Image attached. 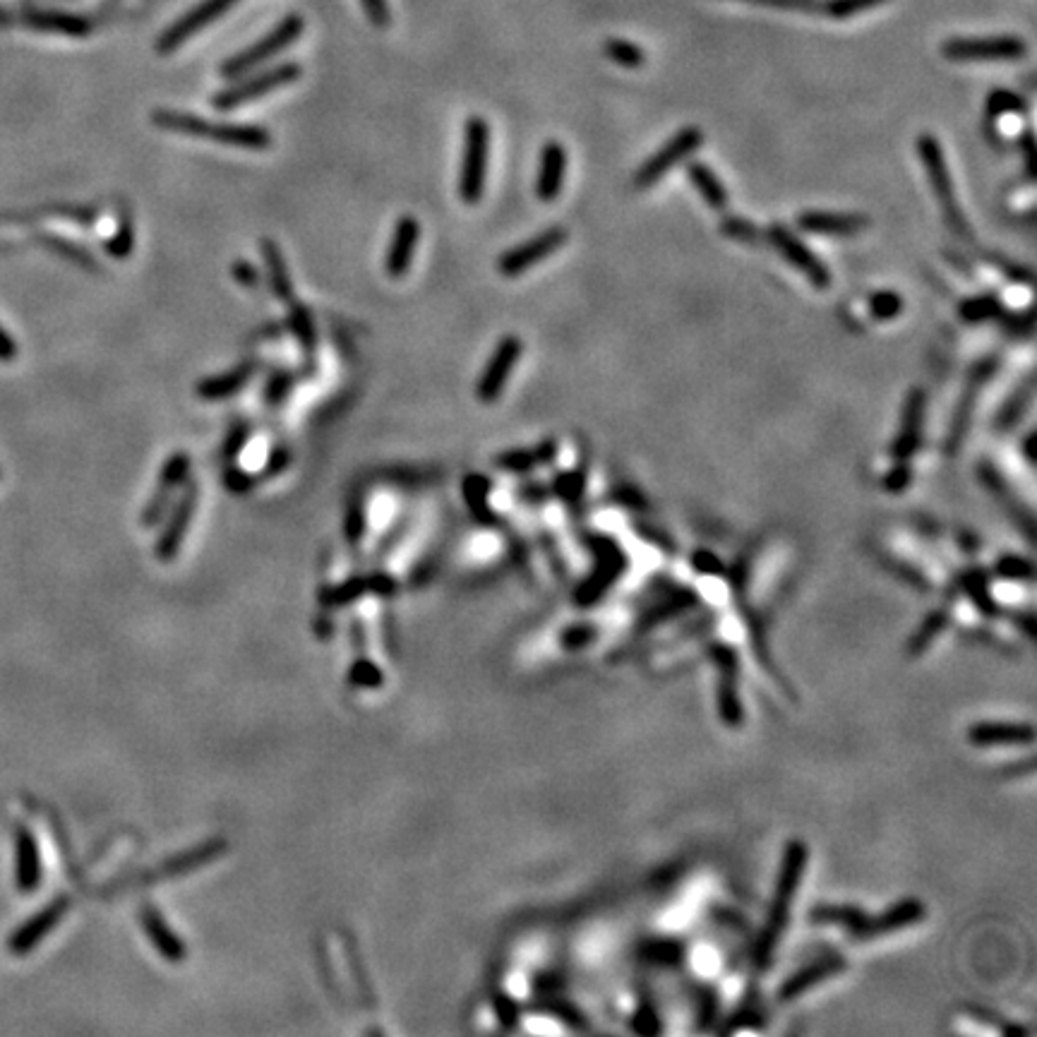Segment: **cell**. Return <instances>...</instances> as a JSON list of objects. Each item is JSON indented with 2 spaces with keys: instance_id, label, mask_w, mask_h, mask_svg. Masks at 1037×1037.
<instances>
[{
  "instance_id": "obj_1",
  "label": "cell",
  "mask_w": 1037,
  "mask_h": 1037,
  "mask_svg": "<svg viewBox=\"0 0 1037 1037\" xmlns=\"http://www.w3.org/2000/svg\"><path fill=\"white\" fill-rule=\"evenodd\" d=\"M152 123L169 133H181L185 137H200V140L217 142V145L238 147V149H262L272 147V135L260 125H243V123H212L197 113L157 109L152 113Z\"/></svg>"
},
{
  "instance_id": "obj_2",
  "label": "cell",
  "mask_w": 1037,
  "mask_h": 1037,
  "mask_svg": "<svg viewBox=\"0 0 1037 1037\" xmlns=\"http://www.w3.org/2000/svg\"><path fill=\"white\" fill-rule=\"evenodd\" d=\"M805 862H807L805 845L790 843L788 848H785L781 874H778L776 896H773V905H771V915H769V922H766V929H764V934H761L759 946H757V958L761 965H766L771 961L773 951H776V946L781 944L783 927L790 917V908H793L795 893H797V889H800V879H802V872H805Z\"/></svg>"
},
{
  "instance_id": "obj_3",
  "label": "cell",
  "mask_w": 1037,
  "mask_h": 1037,
  "mask_svg": "<svg viewBox=\"0 0 1037 1037\" xmlns=\"http://www.w3.org/2000/svg\"><path fill=\"white\" fill-rule=\"evenodd\" d=\"M490 164V125L481 116H471L464 128V159L459 171V200L478 205L485 195Z\"/></svg>"
},
{
  "instance_id": "obj_4",
  "label": "cell",
  "mask_w": 1037,
  "mask_h": 1037,
  "mask_svg": "<svg viewBox=\"0 0 1037 1037\" xmlns=\"http://www.w3.org/2000/svg\"><path fill=\"white\" fill-rule=\"evenodd\" d=\"M915 149H917V157H920V161H922V166L927 169L929 185H932L934 197H937L941 212H944L946 224L951 226V231L956 233V236L970 238V226L963 217L961 207H958L956 195H953L951 171H949V164H946L944 147H941V142L932 133H922V135H917Z\"/></svg>"
},
{
  "instance_id": "obj_5",
  "label": "cell",
  "mask_w": 1037,
  "mask_h": 1037,
  "mask_svg": "<svg viewBox=\"0 0 1037 1037\" xmlns=\"http://www.w3.org/2000/svg\"><path fill=\"white\" fill-rule=\"evenodd\" d=\"M303 29L305 25L301 15L284 17V20H281L272 32L257 41V44L248 46V49L236 53L229 61H224V65H221V75H224L226 80H238V77L255 73L257 68H262V65L272 61V58H277L281 51H286L289 46L296 44V39L301 37Z\"/></svg>"
},
{
  "instance_id": "obj_6",
  "label": "cell",
  "mask_w": 1037,
  "mask_h": 1037,
  "mask_svg": "<svg viewBox=\"0 0 1037 1037\" xmlns=\"http://www.w3.org/2000/svg\"><path fill=\"white\" fill-rule=\"evenodd\" d=\"M301 73L303 70L298 63H284V65H274V68H269V70H262V73H257L253 77L250 75L238 77L236 85L221 89L217 97L212 99V106L217 111L238 109V106H245V104H250V101L262 99L269 92H277V89H281V87L293 85V82L301 80Z\"/></svg>"
},
{
  "instance_id": "obj_7",
  "label": "cell",
  "mask_w": 1037,
  "mask_h": 1037,
  "mask_svg": "<svg viewBox=\"0 0 1037 1037\" xmlns=\"http://www.w3.org/2000/svg\"><path fill=\"white\" fill-rule=\"evenodd\" d=\"M941 53L951 63H1013L1021 61L1028 53V44L1021 37H1013V34L982 39L953 37L944 41Z\"/></svg>"
},
{
  "instance_id": "obj_8",
  "label": "cell",
  "mask_w": 1037,
  "mask_h": 1037,
  "mask_svg": "<svg viewBox=\"0 0 1037 1037\" xmlns=\"http://www.w3.org/2000/svg\"><path fill=\"white\" fill-rule=\"evenodd\" d=\"M701 145H704V133H701V128H697V125H687V128L677 130L656 154H651V157L639 166L637 173H634V185H637L639 190L653 188V185L661 183L677 164H682V161H687L692 154H697Z\"/></svg>"
},
{
  "instance_id": "obj_9",
  "label": "cell",
  "mask_w": 1037,
  "mask_h": 1037,
  "mask_svg": "<svg viewBox=\"0 0 1037 1037\" xmlns=\"http://www.w3.org/2000/svg\"><path fill=\"white\" fill-rule=\"evenodd\" d=\"M764 236L766 241L773 245V250H776L785 262H790L814 289H831V269L821 262L819 255L812 253V248H809L793 229H788L781 221H776V224H771L769 229L764 231Z\"/></svg>"
},
{
  "instance_id": "obj_10",
  "label": "cell",
  "mask_w": 1037,
  "mask_h": 1037,
  "mask_svg": "<svg viewBox=\"0 0 1037 1037\" xmlns=\"http://www.w3.org/2000/svg\"><path fill=\"white\" fill-rule=\"evenodd\" d=\"M569 241V231L565 226H550L538 233V236L529 238V241L514 245L509 248L505 255L497 257V272L507 279H517L521 274L529 272L531 267H536L538 262L548 260L550 255H555Z\"/></svg>"
},
{
  "instance_id": "obj_11",
  "label": "cell",
  "mask_w": 1037,
  "mask_h": 1037,
  "mask_svg": "<svg viewBox=\"0 0 1037 1037\" xmlns=\"http://www.w3.org/2000/svg\"><path fill=\"white\" fill-rule=\"evenodd\" d=\"M521 353H524V341L514 337V334H507V337L497 341L495 351L490 353L488 363H485L483 373L476 382V399L481 404H495L505 394L509 377H512L514 368L521 361Z\"/></svg>"
},
{
  "instance_id": "obj_12",
  "label": "cell",
  "mask_w": 1037,
  "mask_h": 1037,
  "mask_svg": "<svg viewBox=\"0 0 1037 1037\" xmlns=\"http://www.w3.org/2000/svg\"><path fill=\"white\" fill-rule=\"evenodd\" d=\"M994 370H997V358H985V361H980L975 365L973 373H970V377H968V382H965L961 399H958L956 411H953L949 435H946V452L949 454H956L958 449L963 447L965 435H968V430H970V421H973L977 397L982 394V389H985L989 377L994 375Z\"/></svg>"
},
{
  "instance_id": "obj_13",
  "label": "cell",
  "mask_w": 1037,
  "mask_h": 1037,
  "mask_svg": "<svg viewBox=\"0 0 1037 1037\" xmlns=\"http://www.w3.org/2000/svg\"><path fill=\"white\" fill-rule=\"evenodd\" d=\"M927 411V394L922 387H913L903 401L901 425L893 437L891 454L896 461H910V457L920 449L922 442V423H925Z\"/></svg>"
},
{
  "instance_id": "obj_14",
  "label": "cell",
  "mask_w": 1037,
  "mask_h": 1037,
  "mask_svg": "<svg viewBox=\"0 0 1037 1037\" xmlns=\"http://www.w3.org/2000/svg\"><path fill=\"white\" fill-rule=\"evenodd\" d=\"M797 229L812 233V236H826V238H855L860 233L869 229V217L857 212H819V209H809V212H800L795 219Z\"/></svg>"
},
{
  "instance_id": "obj_15",
  "label": "cell",
  "mask_w": 1037,
  "mask_h": 1037,
  "mask_svg": "<svg viewBox=\"0 0 1037 1037\" xmlns=\"http://www.w3.org/2000/svg\"><path fill=\"white\" fill-rule=\"evenodd\" d=\"M188 471H190V459L185 452H176L166 459L164 469H161V476H159V490L152 495V500H149L145 512H142V524L145 526L159 524L161 517L169 512L176 490L181 488L185 481H188Z\"/></svg>"
},
{
  "instance_id": "obj_16",
  "label": "cell",
  "mask_w": 1037,
  "mask_h": 1037,
  "mask_svg": "<svg viewBox=\"0 0 1037 1037\" xmlns=\"http://www.w3.org/2000/svg\"><path fill=\"white\" fill-rule=\"evenodd\" d=\"M567 176V149L562 142L550 140L543 145L541 164L536 176V197L545 205L555 202L565 188Z\"/></svg>"
},
{
  "instance_id": "obj_17",
  "label": "cell",
  "mask_w": 1037,
  "mask_h": 1037,
  "mask_svg": "<svg viewBox=\"0 0 1037 1037\" xmlns=\"http://www.w3.org/2000/svg\"><path fill=\"white\" fill-rule=\"evenodd\" d=\"M418 236H421V226L413 217H401L394 226L392 243H389L387 257H385V272L389 279H404L409 274L413 265V255H416Z\"/></svg>"
},
{
  "instance_id": "obj_18",
  "label": "cell",
  "mask_w": 1037,
  "mask_h": 1037,
  "mask_svg": "<svg viewBox=\"0 0 1037 1037\" xmlns=\"http://www.w3.org/2000/svg\"><path fill=\"white\" fill-rule=\"evenodd\" d=\"M195 505H197V483H190L188 488L183 490V495L178 497L176 505L171 507L169 524H166L164 536H161V541L157 545V553L164 562H171L173 557L178 555V550H181L185 533H188L190 519H193V514H195Z\"/></svg>"
},
{
  "instance_id": "obj_19",
  "label": "cell",
  "mask_w": 1037,
  "mask_h": 1037,
  "mask_svg": "<svg viewBox=\"0 0 1037 1037\" xmlns=\"http://www.w3.org/2000/svg\"><path fill=\"white\" fill-rule=\"evenodd\" d=\"M557 457V442L555 440H543L536 447H519V449H507V452L497 454L495 466L509 473H526L536 466L550 464Z\"/></svg>"
},
{
  "instance_id": "obj_20",
  "label": "cell",
  "mask_w": 1037,
  "mask_h": 1037,
  "mask_svg": "<svg viewBox=\"0 0 1037 1037\" xmlns=\"http://www.w3.org/2000/svg\"><path fill=\"white\" fill-rule=\"evenodd\" d=\"M253 375H255L253 365L243 363V365H238V368L226 370V373L205 377V380L197 385V397L205 399V401L229 399V397H233V394L241 392V389L248 385L250 380H253Z\"/></svg>"
},
{
  "instance_id": "obj_21",
  "label": "cell",
  "mask_w": 1037,
  "mask_h": 1037,
  "mask_svg": "<svg viewBox=\"0 0 1037 1037\" xmlns=\"http://www.w3.org/2000/svg\"><path fill=\"white\" fill-rule=\"evenodd\" d=\"M685 173H687V181L697 188L699 197L706 202V205H709L711 209H716V212H725V209H728V202H730L728 190H725L721 178L716 176V171H713L711 166H706L704 161H687Z\"/></svg>"
},
{
  "instance_id": "obj_22",
  "label": "cell",
  "mask_w": 1037,
  "mask_h": 1037,
  "mask_svg": "<svg viewBox=\"0 0 1037 1037\" xmlns=\"http://www.w3.org/2000/svg\"><path fill=\"white\" fill-rule=\"evenodd\" d=\"M920 917H925V905H920L917 901H903V903L893 905L889 913L877 917V920H872V922L865 920V925L860 927V934L867 939H874V937H881V934L898 932V929L915 925Z\"/></svg>"
},
{
  "instance_id": "obj_23",
  "label": "cell",
  "mask_w": 1037,
  "mask_h": 1037,
  "mask_svg": "<svg viewBox=\"0 0 1037 1037\" xmlns=\"http://www.w3.org/2000/svg\"><path fill=\"white\" fill-rule=\"evenodd\" d=\"M262 260H265L267 284H269V289H272L274 296H277L281 303L296 301V296H293V281H291L289 269H286L284 255H281L279 245L274 241H269V238L262 241Z\"/></svg>"
},
{
  "instance_id": "obj_24",
  "label": "cell",
  "mask_w": 1037,
  "mask_h": 1037,
  "mask_svg": "<svg viewBox=\"0 0 1037 1037\" xmlns=\"http://www.w3.org/2000/svg\"><path fill=\"white\" fill-rule=\"evenodd\" d=\"M970 742L973 745H1021V742H1033V730L1030 725L1016 723H975L970 728Z\"/></svg>"
},
{
  "instance_id": "obj_25",
  "label": "cell",
  "mask_w": 1037,
  "mask_h": 1037,
  "mask_svg": "<svg viewBox=\"0 0 1037 1037\" xmlns=\"http://www.w3.org/2000/svg\"><path fill=\"white\" fill-rule=\"evenodd\" d=\"M142 925H145V932L149 934V939H152V944L157 946V951L166 958V961L169 963L183 961L185 946L181 944V939L171 932L169 925L164 922V917H161L157 910L154 908L142 910Z\"/></svg>"
},
{
  "instance_id": "obj_26",
  "label": "cell",
  "mask_w": 1037,
  "mask_h": 1037,
  "mask_svg": "<svg viewBox=\"0 0 1037 1037\" xmlns=\"http://www.w3.org/2000/svg\"><path fill=\"white\" fill-rule=\"evenodd\" d=\"M1033 389V377H1028L1021 387L1013 389L1009 399L1004 401V406H1001L997 416H994V433H1011V430L1021 423V418L1028 413L1030 404H1033Z\"/></svg>"
},
{
  "instance_id": "obj_27",
  "label": "cell",
  "mask_w": 1037,
  "mask_h": 1037,
  "mask_svg": "<svg viewBox=\"0 0 1037 1037\" xmlns=\"http://www.w3.org/2000/svg\"><path fill=\"white\" fill-rule=\"evenodd\" d=\"M841 968H843V963L836 961V958H833V961L809 965V968L802 970V973H797L795 977H790V980L785 982V987L781 989V999L788 1001V999L800 997L802 992L812 989L817 982L824 980V977H831L833 973H838Z\"/></svg>"
},
{
  "instance_id": "obj_28",
  "label": "cell",
  "mask_w": 1037,
  "mask_h": 1037,
  "mask_svg": "<svg viewBox=\"0 0 1037 1037\" xmlns=\"http://www.w3.org/2000/svg\"><path fill=\"white\" fill-rule=\"evenodd\" d=\"M958 317H961L965 325H977V322L999 320V317H1004V305H1001V301H999L997 296H989V293H982V296H973V298H968V301H963L961 305H958Z\"/></svg>"
},
{
  "instance_id": "obj_29",
  "label": "cell",
  "mask_w": 1037,
  "mask_h": 1037,
  "mask_svg": "<svg viewBox=\"0 0 1037 1037\" xmlns=\"http://www.w3.org/2000/svg\"><path fill=\"white\" fill-rule=\"evenodd\" d=\"M63 910H65V901H56L49 910H44V913H41L39 917H34V920L29 922V925L22 929L20 934H17L15 949L17 951H27L29 946L37 944V941L44 937V934L49 932V929L56 925L58 920H61Z\"/></svg>"
},
{
  "instance_id": "obj_30",
  "label": "cell",
  "mask_w": 1037,
  "mask_h": 1037,
  "mask_svg": "<svg viewBox=\"0 0 1037 1037\" xmlns=\"http://www.w3.org/2000/svg\"><path fill=\"white\" fill-rule=\"evenodd\" d=\"M291 310H289V325H291V332L296 334L298 344H301V349L305 353H313L315 346H317V332H315V322H313V315H310V310L305 308V305L301 303H289Z\"/></svg>"
},
{
  "instance_id": "obj_31",
  "label": "cell",
  "mask_w": 1037,
  "mask_h": 1037,
  "mask_svg": "<svg viewBox=\"0 0 1037 1037\" xmlns=\"http://www.w3.org/2000/svg\"><path fill=\"white\" fill-rule=\"evenodd\" d=\"M603 51L615 65H620V68H627V70H637L646 63L644 49L625 39H608L605 41Z\"/></svg>"
},
{
  "instance_id": "obj_32",
  "label": "cell",
  "mask_w": 1037,
  "mask_h": 1037,
  "mask_svg": "<svg viewBox=\"0 0 1037 1037\" xmlns=\"http://www.w3.org/2000/svg\"><path fill=\"white\" fill-rule=\"evenodd\" d=\"M488 493H490V481L485 476H466L464 481V497L469 502L471 512L476 514L481 521H490V507H488Z\"/></svg>"
},
{
  "instance_id": "obj_33",
  "label": "cell",
  "mask_w": 1037,
  "mask_h": 1037,
  "mask_svg": "<svg viewBox=\"0 0 1037 1037\" xmlns=\"http://www.w3.org/2000/svg\"><path fill=\"white\" fill-rule=\"evenodd\" d=\"M869 315L877 322H891L903 313V296L896 291H877L869 296Z\"/></svg>"
},
{
  "instance_id": "obj_34",
  "label": "cell",
  "mask_w": 1037,
  "mask_h": 1037,
  "mask_svg": "<svg viewBox=\"0 0 1037 1037\" xmlns=\"http://www.w3.org/2000/svg\"><path fill=\"white\" fill-rule=\"evenodd\" d=\"M721 233L725 238H733V241H737V243H752V245H759L766 238L764 231H761L757 224H752L749 219L733 217V214H725V217L721 219Z\"/></svg>"
},
{
  "instance_id": "obj_35",
  "label": "cell",
  "mask_w": 1037,
  "mask_h": 1037,
  "mask_svg": "<svg viewBox=\"0 0 1037 1037\" xmlns=\"http://www.w3.org/2000/svg\"><path fill=\"white\" fill-rule=\"evenodd\" d=\"M1025 111H1028V104H1025L1023 97L1009 92V89H994L987 99V113L992 118H1001V116H1006V113H1025Z\"/></svg>"
},
{
  "instance_id": "obj_36",
  "label": "cell",
  "mask_w": 1037,
  "mask_h": 1037,
  "mask_svg": "<svg viewBox=\"0 0 1037 1037\" xmlns=\"http://www.w3.org/2000/svg\"><path fill=\"white\" fill-rule=\"evenodd\" d=\"M881 3H886V0H829V3H824V13H829L833 20H848V17L877 8Z\"/></svg>"
},
{
  "instance_id": "obj_37",
  "label": "cell",
  "mask_w": 1037,
  "mask_h": 1037,
  "mask_svg": "<svg viewBox=\"0 0 1037 1037\" xmlns=\"http://www.w3.org/2000/svg\"><path fill=\"white\" fill-rule=\"evenodd\" d=\"M368 589H375V581H368V579H353V581H346V584L337 586V589L327 591L325 598L322 601L329 603V605H341V603H349L353 601V598L363 596V591Z\"/></svg>"
},
{
  "instance_id": "obj_38",
  "label": "cell",
  "mask_w": 1037,
  "mask_h": 1037,
  "mask_svg": "<svg viewBox=\"0 0 1037 1037\" xmlns=\"http://www.w3.org/2000/svg\"><path fill=\"white\" fill-rule=\"evenodd\" d=\"M742 3L759 5V8L790 10V13H824L821 0H742Z\"/></svg>"
},
{
  "instance_id": "obj_39",
  "label": "cell",
  "mask_w": 1037,
  "mask_h": 1037,
  "mask_svg": "<svg viewBox=\"0 0 1037 1037\" xmlns=\"http://www.w3.org/2000/svg\"><path fill=\"white\" fill-rule=\"evenodd\" d=\"M910 481H913V469H910L908 461H896V466L886 473L881 485H884L889 493H903V490L910 488Z\"/></svg>"
},
{
  "instance_id": "obj_40",
  "label": "cell",
  "mask_w": 1037,
  "mask_h": 1037,
  "mask_svg": "<svg viewBox=\"0 0 1037 1037\" xmlns=\"http://www.w3.org/2000/svg\"><path fill=\"white\" fill-rule=\"evenodd\" d=\"M37 874H39L37 848H34L32 838L22 836V881H25L27 889H32L34 881H37Z\"/></svg>"
},
{
  "instance_id": "obj_41",
  "label": "cell",
  "mask_w": 1037,
  "mask_h": 1037,
  "mask_svg": "<svg viewBox=\"0 0 1037 1037\" xmlns=\"http://www.w3.org/2000/svg\"><path fill=\"white\" fill-rule=\"evenodd\" d=\"M997 572L1004 579H1030V574H1033V567H1030V562L1023 560V557L1004 555V557H999Z\"/></svg>"
},
{
  "instance_id": "obj_42",
  "label": "cell",
  "mask_w": 1037,
  "mask_h": 1037,
  "mask_svg": "<svg viewBox=\"0 0 1037 1037\" xmlns=\"http://www.w3.org/2000/svg\"><path fill=\"white\" fill-rule=\"evenodd\" d=\"M291 385H293V375H289V373H274L272 377H269V382L265 387L267 406L281 404V401L286 399V394H289Z\"/></svg>"
},
{
  "instance_id": "obj_43",
  "label": "cell",
  "mask_w": 1037,
  "mask_h": 1037,
  "mask_svg": "<svg viewBox=\"0 0 1037 1037\" xmlns=\"http://www.w3.org/2000/svg\"><path fill=\"white\" fill-rule=\"evenodd\" d=\"M351 680H353V685H358V687H380L382 673L370 661H358L351 670Z\"/></svg>"
},
{
  "instance_id": "obj_44",
  "label": "cell",
  "mask_w": 1037,
  "mask_h": 1037,
  "mask_svg": "<svg viewBox=\"0 0 1037 1037\" xmlns=\"http://www.w3.org/2000/svg\"><path fill=\"white\" fill-rule=\"evenodd\" d=\"M361 5L377 29H387L392 25V13H389L387 0H361Z\"/></svg>"
},
{
  "instance_id": "obj_45",
  "label": "cell",
  "mask_w": 1037,
  "mask_h": 1037,
  "mask_svg": "<svg viewBox=\"0 0 1037 1037\" xmlns=\"http://www.w3.org/2000/svg\"><path fill=\"white\" fill-rule=\"evenodd\" d=\"M581 488H584V476H581V471L562 473L560 481H557V493L565 495L567 500H574V497H579Z\"/></svg>"
},
{
  "instance_id": "obj_46",
  "label": "cell",
  "mask_w": 1037,
  "mask_h": 1037,
  "mask_svg": "<svg viewBox=\"0 0 1037 1037\" xmlns=\"http://www.w3.org/2000/svg\"><path fill=\"white\" fill-rule=\"evenodd\" d=\"M365 531V509L361 502H353V507L349 509V519H346V533H349V538L353 543L361 541Z\"/></svg>"
},
{
  "instance_id": "obj_47",
  "label": "cell",
  "mask_w": 1037,
  "mask_h": 1037,
  "mask_svg": "<svg viewBox=\"0 0 1037 1037\" xmlns=\"http://www.w3.org/2000/svg\"><path fill=\"white\" fill-rule=\"evenodd\" d=\"M130 248H133V231H130L128 224H123L121 233L109 243V253L116 257H128Z\"/></svg>"
},
{
  "instance_id": "obj_48",
  "label": "cell",
  "mask_w": 1037,
  "mask_h": 1037,
  "mask_svg": "<svg viewBox=\"0 0 1037 1037\" xmlns=\"http://www.w3.org/2000/svg\"><path fill=\"white\" fill-rule=\"evenodd\" d=\"M231 272H233V277H236L238 284H243L245 289H255L257 281H260V277H257V269L243 260L236 262Z\"/></svg>"
},
{
  "instance_id": "obj_49",
  "label": "cell",
  "mask_w": 1037,
  "mask_h": 1037,
  "mask_svg": "<svg viewBox=\"0 0 1037 1037\" xmlns=\"http://www.w3.org/2000/svg\"><path fill=\"white\" fill-rule=\"evenodd\" d=\"M245 442H248V428L245 425H241V428H236L229 437V445H226V457H236L238 452L245 447Z\"/></svg>"
},
{
  "instance_id": "obj_50",
  "label": "cell",
  "mask_w": 1037,
  "mask_h": 1037,
  "mask_svg": "<svg viewBox=\"0 0 1037 1037\" xmlns=\"http://www.w3.org/2000/svg\"><path fill=\"white\" fill-rule=\"evenodd\" d=\"M286 464H289V452L281 447L274 449V454L269 457V464L265 466V471H262V476H274V473H279Z\"/></svg>"
},
{
  "instance_id": "obj_51",
  "label": "cell",
  "mask_w": 1037,
  "mask_h": 1037,
  "mask_svg": "<svg viewBox=\"0 0 1037 1037\" xmlns=\"http://www.w3.org/2000/svg\"><path fill=\"white\" fill-rule=\"evenodd\" d=\"M250 483H253V481H250L248 473H241V471L226 473V485H229V488H233V490H238V493L248 490Z\"/></svg>"
},
{
  "instance_id": "obj_52",
  "label": "cell",
  "mask_w": 1037,
  "mask_h": 1037,
  "mask_svg": "<svg viewBox=\"0 0 1037 1037\" xmlns=\"http://www.w3.org/2000/svg\"><path fill=\"white\" fill-rule=\"evenodd\" d=\"M1021 447H1023L1025 461H1028L1030 466H1035V461H1037V454H1035V447H1037V442H1035V433H1028V435H1025Z\"/></svg>"
},
{
  "instance_id": "obj_53",
  "label": "cell",
  "mask_w": 1037,
  "mask_h": 1037,
  "mask_svg": "<svg viewBox=\"0 0 1037 1037\" xmlns=\"http://www.w3.org/2000/svg\"><path fill=\"white\" fill-rule=\"evenodd\" d=\"M1023 149H1025V161H1028V171L1030 176H1033V159H1035V145H1033V133L1030 130H1025V137H1023Z\"/></svg>"
}]
</instances>
